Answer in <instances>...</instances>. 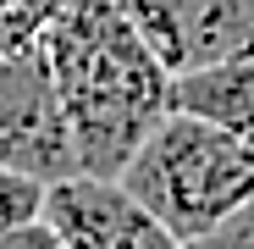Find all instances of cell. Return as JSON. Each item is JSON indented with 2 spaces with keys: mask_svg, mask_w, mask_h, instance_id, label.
<instances>
[{
  "mask_svg": "<svg viewBox=\"0 0 254 249\" xmlns=\"http://www.w3.org/2000/svg\"><path fill=\"white\" fill-rule=\"evenodd\" d=\"M0 6H6V0H0Z\"/></svg>",
  "mask_w": 254,
  "mask_h": 249,
  "instance_id": "10",
  "label": "cell"
},
{
  "mask_svg": "<svg viewBox=\"0 0 254 249\" xmlns=\"http://www.w3.org/2000/svg\"><path fill=\"white\" fill-rule=\"evenodd\" d=\"M33 45L56 72L77 166L89 177H122L138 144L177 111V72L116 0H56Z\"/></svg>",
  "mask_w": 254,
  "mask_h": 249,
  "instance_id": "1",
  "label": "cell"
},
{
  "mask_svg": "<svg viewBox=\"0 0 254 249\" xmlns=\"http://www.w3.org/2000/svg\"><path fill=\"white\" fill-rule=\"evenodd\" d=\"M0 249H66V238L56 233V222H50V216H39V222L11 227L6 238H0Z\"/></svg>",
  "mask_w": 254,
  "mask_h": 249,
  "instance_id": "9",
  "label": "cell"
},
{
  "mask_svg": "<svg viewBox=\"0 0 254 249\" xmlns=\"http://www.w3.org/2000/svg\"><path fill=\"white\" fill-rule=\"evenodd\" d=\"M45 216L66 238V249H188L155 211L127 194L116 177H61L50 183Z\"/></svg>",
  "mask_w": 254,
  "mask_h": 249,
  "instance_id": "5",
  "label": "cell"
},
{
  "mask_svg": "<svg viewBox=\"0 0 254 249\" xmlns=\"http://www.w3.org/2000/svg\"><path fill=\"white\" fill-rule=\"evenodd\" d=\"M116 183L183 244H193L254 205V144L193 111H172L122 166Z\"/></svg>",
  "mask_w": 254,
  "mask_h": 249,
  "instance_id": "2",
  "label": "cell"
},
{
  "mask_svg": "<svg viewBox=\"0 0 254 249\" xmlns=\"http://www.w3.org/2000/svg\"><path fill=\"white\" fill-rule=\"evenodd\" d=\"M172 72L254 50V0H116Z\"/></svg>",
  "mask_w": 254,
  "mask_h": 249,
  "instance_id": "4",
  "label": "cell"
},
{
  "mask_svg": "<svg viewBox=\"0 0 254 249\" xmlns=\"http://www.w3.org/2000/svg\"><path fill=\"white\" fill-rule=\"evenodd\" d=\"M177 111H193L254 144V50L177 72Z\"/></svg>",
  "mask_w": 254,
  "mask_h": 249,
  "instance_id": "6",
  "label": "cell"
},
{
  "mask_svg": "<svg viewBox=\"0 0 254 249\" xmlns=\"http://www.w3.org/2000/svg\"><path fill=\"white\" fill-rule=\"evenodd\" d=\"M45 199H50V183L0 166V238H6L11 227H22V222H39L45 216Z\"/></svg>",
  "mask_w": 254,
  "mask_h": 249,
  "instance_id": "7",
  "label": "cell"
},
{
  "mask_svg": "<svg viewBox=\"0 0 254 249\" xmlns=\"http://www.w3.org/2000/svg\"><path fill=\"white\" fill-rule=\"evenodd\" d=\"M0 166L28 172L39 183H61L83 172L56 94V72L39 45L0 56Z\"/></svg>",
  "mask_w": 254,
  "mask_h": 249,
  "instance_id": "3",
  "label": "cell"
},
{
  "mask_svg": "<svg viewBox=\"0 0 254 249\" xmlns=\"http://www.w3.org/2000/svg\"><path fill=\"white\" fill-rule=\"evenodd\" d=\"M188 249H254V205H243L238 216H227L221 227H210V233L193 238Z\"/></svg>",
  "mask_w": 254,
  "mask_h": 249,
  "instance_id": "8",
  "label": "cell"
}]
</instances>
